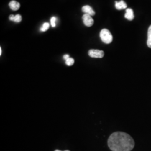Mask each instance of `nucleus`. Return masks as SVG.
I'll list each match as a JSON object with an SVG mask.
<instances>
[{
    "mask_svg": "<svg viewBox=\"0 0 151 151\" xmlns=\"http://www.w3.org/2000/svg\"><path fill=\"white\" fill-rule=\"evenodd\" d=\"M2 54V49L1 48H0V55Z\"/></svg>",
    "mask_w": 151,
    "mask_h": 151,
    "instance_id": "nucleus-15",
    "label": "nucleus"
},
{
    "mask_svg": "<svg viewBox=\"0 0 151 151\" xmlns=\"http://www.w3.org/2000/svg\"><path fill=\"white\" fill-rule=\"evenodd\" d=\"M56 21H57V17H52L50 19V24L52 27H54L56 26Z\"/></svg>",
    "mask_w": 151,
    "mask_h": 151,
    "instance_id": "nucleus-13",
    "label": "nucleus"
},
{
    "mask_svg": "<svg viewBox=\"0 0 151 151\" xmlns=\"http://www.w3.org/2000/svg\"><path fill=\"white\" fill-rule=\"evenodd\" d=\"M115 7L117 10H121L127 9V5L123 0H121L120 2L115 1Z\"/></svg>",
    "mask_w": 151,
    "mask_h": 151,
    "instance_id": "nucleus-8",
    "label": "nucleus"
},
{
    "mask_svg": "<svg viewBox=\"0 0 151 151\" xmlns=\"http://www.w3.org/2000/svg\"><path fill=\"white\" fill-rule=\"evenodd\" d=\"M10 8L13 11H17L20 7V4L16 1L12 0L9 4Z\"/></svg>",
    "mask_w": 151,
    "mask_h": 151,
    "instance_id": "nucleus-7",
    "label": "nucleus"
},
{
    "mask_svg": "<svg viewBox=\"0 0 151 151\" xmlns=\"http://www.w3.org/2000/svg\"><path fill=\"white\" fill-rule=\"evenodd\" d=\"M124 17L127 20H128L129 21H132L134 19V18L133 10L132 9H130V8L127 9Z\"/></svg>",
    "mask_w": 151,
    "mask_h": 151,
    "instance_id": "nucleus-6",
    "label": "nucleus"
},
{
    "mask_svg": "<svg viewBox=\"0 0 151 151\" xmlns=\"http://www.w3.org/2000/svg\"><path fill=\"white\" fill-rule=\"evenodd\" d=\"M82 10L84 13H85V14H88L90 16H94L95 15V12L93 10L92 8L90 6H84L82 7Z\"/></svg>",
    "mask_w": 151,
    "mask_h": 151,
    "instance_id": "nucleus-5",
    "label": "nucleus"
},
{
    "mask_svg": "<svg viewBox=\"0 0 151 151\" xmlns=\"http://www.w3.org/2000/svg\"><path fill=\"white\" fill-rule=\"evenodd\" d=\"M74 63H75V60L72 58H69L68 59L65 60V64L68 66L72 65L74 64Z\"/></svg>",
    "mask_w": 151,
    "mask_h": 151,
    "instance_id": "nucleus-12",
    "label": "nucleus"
},
{
    "mask_svg": "<svg viewBox=\"0 0 151 151\" xmlns=\"http://www.w3.org/2000/svg\"><path fill=\"white\" fill-rule=\"evenodd\" d=\"M88 55L92 58H102L104 56V52L98 49H90L88 52Z\"/></svg>",
    "mask_w": 151,
    "mask_h": 151,
    "instance_id": "nucleus-3",
    "label": "nucleus"
},
{
    "mask_svg": "<svg viewBox=\"0 0 151 151\" xmlns=\"http://www.w3.org/2000/svg\"><path fill=\"white\" fill-rule=\"evenodd\" d=\"M9 19H10V20L12 21V22H20L22 21V17L19 14H17L16 15H11L10 16H9Z\"/></svg>",
    "mask_w": 151,
    "mask_h": 151,
    "instance_id": "nucleus-9",
    "label": "nucleus"
},
{
    "mask_svg": "<svg viewBox=\"0 0 151 151\" xmlns=\"http://www.w3.org/2000/svg\"><path fill=\"white\" fill-rule=\"evenodd\" d=\"M148 38H147V45L148 47L151 48V25L150 26V27L148 28Z\"/></svg>",
    "mask_w": 151,
    "mask_h": 151,
    "instance_id": "nucleus-10",
    "label": "nucleus"
},
{
    "mask_svg": "<svg viewBox=\"0 0 151 151\" xmlns=\"http://www.w3.org/2000/svg\"><path fill=\"white\" fill-rule=\"evenodd\" d=\"M82 20L84 25L87 27H91L94 23V20L92 16L88 14H85L82 16Z\"/></svg>",
    "mask_w": 151,
    "mask_h": 151,
    "instance_id": "nucleus-4",
    "label": "nucleus"
},
{
    "mask_svg": "<svg viewBox=\"0 0 151 151\" xmlns=\"http://www.w3.org/2000/svg\"><path fill=\"white\" fill-rule=\"evenodd\" d=\"M108 145L112 151H131L134 148L135 143L128 134L123 132H116L109 137Z\"/></svg>",
    "mask_w": 151,
    "mask_h": 151,
    "instance_id": "nucleus-1",
    "label": "nucleus"
},
{
    "mask_svg": "<svg viewBox=\"0 0 151 151\" xmlns=\"http://www.w3.org/2000/svg\"><path fill=\"white\" fill-rule=\"evenodd\" d=\"M54 151H60V150H55ZM70 151V150H65V151Z\"/></svg>",
    "mask_w": 151,
    "mask_h": 151,
    "instance_id": "nucleus-16",
    "label": "nucleus"
},
{
    "mask_svg": "<svg viewBox=\"0 0 151 151\" xmlns=\"http://www.w3.org/2000/svg\"><path fill=\"white\" fill-rule=\"evenodd\" d=\"M69 58H70V55L68 54H65L63 55V59L65 60L67 59H68Z\"/></svg>",
    "mask_w": 151,
    "mask_h": 151,
    "instance_id": "nucleus-14",
    "label": "nucleus"
},
{
    "mask_svg": "<svg viewBox=\"0 0 151 151\" xmlns=\"http://www.w3.org/2000/svg\"><path fill=\"white\" fill-rule=\"evenodd\" d=\"M49 27L50 26H49V24L48 22H45V23H44L43 25H42V27H40V30L41 32H46L47 30H48Z\"/></svg>",
    "mask_w": 151,
    "mask_h": 151,
    "instance_id": "nucleus-11",
    "label": "nucleus"
},
{
    "mask_svg": "<svg viewBox=\"0 0 151 151\" xmlns=\"http://www.w3.org/2000/svg\"><path fill=\"white\" fill-rule=\"evenodd\" d=\"M100 37L102 42L104 43L107 44L111 43L113 39V35L111 34V32L106 29H104L101 30L100 33Z\"/></svg>",
    "mask_w": 151,
    "mask_h": 151,
    "instance_id": "nucleus-2",
    "label": "nucleus"
}]
</instances>
